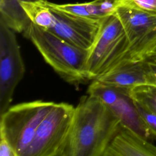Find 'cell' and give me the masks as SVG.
<instances>
[{
	"instance_id": "1",
	"label": "cell",
	"mask_w": 156,
	"mask_h": 156,
	"mask_svg": "<svg viewBox=\"0 0 156 156\" xmlns=\"http://www.w3.org/2000/svg\"><path fill=\"white\" fill-rule=\"evenodd\" d=\"M121 125L120 118L100 98L82 96L60 156H104Z\"/></svg>"
},
{
	"instance_id": "2",
	"label": "cell",
	"mask_w": 156,
	"mask_h": 156,
	"mask_svg": "<svg viewBox=\"0 0 156 156\" xmlns=\"http://www.w3.org/2000/svg\"><path fill=\"white\" fill-rule=\"evenodd\" d=\"M23 34L65 82L77 87L89 81L86 69L88 50L77 47L33 23Z\"/></svg>"
},
{
	"instance_id": "3",
	"label": "cell",
	"mask_w": 156,
	"mask_h": 156,
	"mask_svg": "<svg viewBox=\"0 0 156 156\" xmlns=\"http://www.w3.org/2000/svg\"><path fill=\"white\" fill-rule=\"evenodd\" d=\"M55 102L37 100L9 107L1 115L0 136L13 147L16 156H23L37 130Z\"/></svg>"
},
{
	"instance_id": "4",
	"label": "cell",
	"mask_w": 156,
	"mask_h": 156,
	"mask_svg": "<svg viewBox=\"0 0 156 156\" xmlns=\"http://www.w3.org/2000/svg\"><path fill=\"white\" fill-rule=\"evenodd\" d=\"M127 49V37L118 17L114 13L103 18L97 37L88 50L86 69L89 80L118 63Z\"/></svg>"
},
{
	"instance_id": "5",
	"label": "cell",
	"mask_w": 156,
	"mask_h": 156,
	"mask_svg": "<svg viewBox=\"0 0 156 156\" xmlns=\"http://www.w3.org/2000/svg\"><path fill=\"white\" fill-rule=\"evenodd\" d=\"M75 107L55 103L40 124L23 156H60L68 138Z\"/></svg>"
},
{
	"instance_id": "6",
	"label": "cell",
	"mask_w": 156,
	"mask_h": 156,
	"mask_svg": "<svg viewBox=\"0 0 156 156\" xmlns=\"http://www.w3.org/2000/svg\"><path fill=\"white\" fill-rule=\"evenodd\" d=\"M25 66L15 31L0 19V115L9 107Z\"/></svg>"
},
{
	"instance_id": "7",
	"label": "cell",
	"mask_w": 156,
	"mask_h": 156,
	"mask_svg": "<svg viewBox=\"0 0 156 156\" xmlns=\"http://www.w3.org/2000/svg\"><path fill=\"white\" fill-rule=\"evenodd\" d=\"M115 13L128 41L127 51L119 61L137 60L143 50L156 40V14L123 4L116 5Z\"/></svg>"
},
{
	"instance_id": "8",
	"label": "cell",
	"mask_w": 156,
	"mask_h": 156,
	"mask_svg": "<svg viewBox=\"0 0 156 156\" xmlns=\"http://www.w3.org/2000/svg\"><path fill=\"white\" fill-rule=\"evenodd\" d=\"M49 7L54 15V23L47 30L77 47L89 50L97 37L102 18H85Z\"/></svg>"
},
{
	"instance_id": "9",
	"label": "cell",
	"mask_w": 156,
	"mask_h": 156,
	"mask_svg": "<svg viewBox=\"0 0 156 156\" xmlns=\"http://www.w3.org/2000/svg\"><path fill=\"white\" fill-rule=\"evenodd\" d=\"M87 93L100 98L120 118L122 124L130 127L146 138L149 136L138 117L129 90L105 85L93 80Z\"/></svg>"
},
{
	"instance_id": "10",
	"label": "cell",
	"mask_w": 156,
	"mask_h": 156,
	"mask_svg": "<svg viewBox=\"0 0 156 156\" xmlns=\"http://www.w3.org/2000/svg\"><path fill=\"white\" fill-rule=\"evenodd\" d=\"M94 80L127 90L140 85H156V82L144 59L122 60Z\"/></svg>"
},
{
	"instance_id": "11",
	"label": "cell",
	"mask_w": 156,
	"mask_h": 156,
	"mask_svg": "<svg viewBox=\"0 0 156 156\" xmlns=\"http://www.w3.org/2000/svg\"><path fill=\"white\" fill-rule=\"evenodd\" d=\"M104 156H156V146L135 130L121 124Z\"/></svg>"
},
{
	"instance_id": "12",
	"label": "cell",
	"mask_w": 156,
	"mask_h": 156,
	"mask_svg": "<svg viewBox=\"0 0 156 156\" xmlns=\"http://www.w3.org/2000/svg\"><path fill=\"white\" fill-rule=\"evenodd\" d=\"M35 1L0 0V19L13 31L23 33L32 21L21 5V2Z\"/></svg>"
},
{
	"instance_id": "13",
	"label": "cell",
	"mask_w": 156,
	"mask_h": 156,
	"mask_svg": "<svg viewBox=\"0 0 156 156\" xmlns=\"http://www.w3.org/2000/svg\"><path fill=\"white\" fill-rule=\"evenodd\" d=\"M21 5L32 23L45 30L50 29L54 23V16L51 9L43 0L21 2Z\"/></svg>"
},
{
	"instance_id": "14",
	"label": "cell",
	"mask_w": 156,
	"mask_h": 156,
	"mask_svg": "<svg viewBox=\"0 0 156 156\" xmlns=\"http://www.w3.org/2000/svg\"><path fill=\"white\" fill-rule=\"evenodd\" d=\"M129 94L132 101L156 115V85H137L129 90Z\"/></svg>"
},
{
	"instance_id": "15",
	"label": "cell",
	"mask_w": 156,
	"mask_h": 156,
	"mask_svg": "<svg viewBox=\"0 0 156 156\" xmlns=\"http://www.w3.org/2000/svg\"><path fill=\"white\" fill-rule=\"evenodd\" d=\"M138 117L149 136L156 139V115L133 101Z\"/></svg>"
},
{
	"instance_id": "16",
	"label": "cell",
	"mask_w": 156,
	"mask_h": 156,
	"mask_svg": "<svg viewBox=\"0 0 156 156\" xmlns=\"http://www.w3.org/2000/svg\"><path fill=\"white\" fill-rule=\"evenodd\" d=\"M115 5L127 4L140 9L156 14V0H112Z\"/></svg>"
},
{
	"instance_id": "17",
	"label": "cell",
	"mask_w": 156,
	"mask_h": 156,
	"mask_svg": "<svg viewBox=\"0 0 156 156\" xmlns=\"http://www.w3.org/2000/svg\"><path fill=\"white\" fill-rule=\"evenodd\" d=\"M0 156H16L12 145L2 136H0Z\"/></svg>"
},
{
	"instance_id": "18",
	"label": "cell",
	"mask_w": 156,
	"mask_h": 156,
	"mask_svg": "<svg viewBox=\"0 0 156 156\" xmlns=\"http://www.w3.org/2000/svg\"><path fill=\"white\" fill-rule=\"evenodd\" d=\"M151 55H156V40L150 44L143 50L139 55L137 60L144 59V58Z\"/></svg>"
},
{
	"instance_id": "19",
	"label": "cell",
	"mask_w": 156,
	"mask_h": 156,
	"mask_svg": "<svg viewBox=\"0 0 156 156\" xmlns=\"http://www.w3.org/2000/svg\"><path fill=\"white\" fill-rule=\"evenodd\" d=\"M144 59L149 67L151 74L156 82V55L148 56Z\"/></svg>"
}]
</instances>
